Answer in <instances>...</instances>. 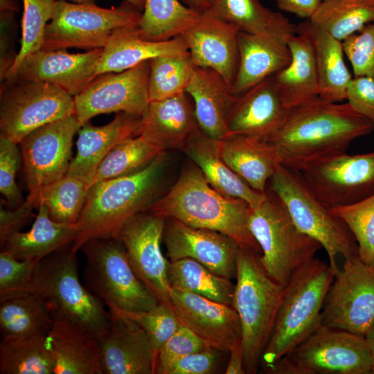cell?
Masks as SVG:
<instances>
[{
    "label": "cell",
    "mask_w": 374,
    "mask_h": 374,
    "mask_svg": "<svg viewBox=\"0 0 374 374\" xmlns=\"http://www.w3.org/2000/svg\"><path fill=\"white\" fill-rule=\"evenodd\" d=\"M220 140L199 130L187 142L183 150L201 170L208 184L220 193L243 199L251 207L262 203L267 193L250 187L223 160Z\"/></svg>",
    "instance_id": "4dcf8cb0"
},
{
    "label": "cell",
    "mask_w": 374,
    "mask_h": 374,
    "mask_svg": "<svg viewBox=\"0 0 374 374\" xmlns=\"http://www.w3.org/2000/svg\"><path fill=\"white\" fill-rule=\"evenodd\" d=\"M373 358V368L371 374H374V322L364 336Z\"/></svg>",
    "instance_id": "680465c9"
},
{
    "label": "cell",
    "mask_w": 374,
    "mask_h": 374,
    "mask_svg": "<svg viewBox=\"0 0 374 374\" xmlns=\"http://www.w3.org/2000/svg\"><path fill=\"white\" fill-rule=\"evenodd\" d=\"M225 163L250 187L265 193L267 183L282 165L273 145L259 137L231 135L220 140Z\"/></svg>",
    "instance_id": "f546056e"
},
{
    "label": "cell",
    "mask_w": 374,
    "mask_h": 374,
    "mask_svg": "<svg viewBox=\"0 0 374 374\" xmlns=\"http://www.w3.org/2000/svg\"><path fill=\"white\" fill-rule=\"evenodd\" d=\"M21 39L19 51L4 81L15 79L21 62L29 55L41 50L45 29L51 19L57 0H22Z\"/></svg>",
    "instance_id": "ee69618b"
},
{
    "label": "cell",
    "mask_w": 374,
    "mask_h": 374,
    "mask_svg": "<svg viewBox=\"0 0 374 374\" xmlns=\"http://www.w3.org/2000/svg\"><path fill=\"white\" fill-rule=\"evenodd\" d=\"M299 172L312 191L330 208L355 204L374 193V151L335 154Z\"/></svg>",
    "instance_id": "5bb4252c"
},
{
    "label": "cell",
    "mask_w": 374,
    "mask_h": 374,
    "mask_svg": "<svg viewBox=\"0 0 374 374\" xmlns=\"http://www.w3.org/2000/svg\"><path fill=\"white\" fill-rule=\"evenodd\" d=\"M109 312L108 327L98 338L103 374H155V358L145 330L134 321Z\"/></svg>",
    "instance_id": "7402d4cb"
},
{
    "label": "cell",
    "mask_w": 374,
    "mask_h": 374,
    "mask_svg": "<svg viewBox=\"0 0 374 374\" xmlns=\"http://www.w3.org/2000/svg\"><path fill=\"white\" fill-rule=\"evenodd\" d=\"M21 161L17 144L0 136V192L14 208L24 202L15 180Z\"/></svg>",
    "instance_id": "681fc988"
},
{
    "label": "cell",
    "mask_w": 374,
    "mask_h": 374,
    "mask_svg": "<svg viewBox=\"0 0 374 374\" xmlns=\"http://www.w3.org/2000/svg\"><path fill=\"white\" fill-rule=\"evenodd\" d=\"M202 14L179 0H145L137 26L143 39L165 42L182 35Z\"/></svg>",
    "instance_id": "e575fe53"
},
{
    "label": "cell",
    "mask_w": 374,
    "mask_h": 374,
    "mask_svg": "<svg viewBox=\"0 0 374 374\" xmlns=\"http://www.w3.org/2000/svg\"><path fill=\"white\" fill-rule=\"evenodd\" d=\"M309 20L343 41L374 21V0H322Z\"/></svg>",
    "instance_id": "60d3db41"
},
{
    "label": "cell",
    "mask_w": 374,
    "mask_h": 374,
    "mask_svg": "<svg viewBox=\"0 0 374 374\" xmlns=\"http://www.w3.org/2000/svg\"><path fill=\"white\" fill-rule=\"evenodd\" d=\"M255 251L240 248L233 307L241 325L245 373L255 374L270 339L285 286L265 271Z\"/></svg>",
    "instance_id": "5b68a950"
},
{
    "label": "cell",
    "mask_w": 374,
    "mask_h": 374,
    "mask_svg": "<svg viewBox=\"0 0 374 374\" xmlns=\"http://www.w3.org/2000/svg\"><path fill=\"white\" fill-rule=\"evenodd\" d=\"M109 310L132 319L141 326L150 339L156 364L160 348L181 326L170 303H159L150 310Z\"/></svg>",
    "instance_id": "bcb514c9"
},
{
    "label": "cell",
    "mask_w": 374,
    "mask_h": 374,
    "mask_svg": "<svg viewBox=\"0 0 374 374\" xmlns=\"http://www.w3.org/2000/svg\"><path fill=\"white\" fill-rule=\"evenodd\" d=\"M84 285L109 310H150L159 303L134 273L118 238L100 237L84 243Z\"/></svg>",
    "instance_id": "9c48e42d"
},
{
    "label": "cell",
    "mask_w": 374,
    "mask_h": 374,
    "mask_svg": "<svg viewBox=\"0 0 374 374\" xmlns=\"http://www.w3.org/2000/svg\"><path fill=\"white\" fill-rule=\"evenodd\" d=\"M326 295L321 325L364 337L374 322V266L344 260Z\"/></svg>",
    "instance_id": "4fadbf2b"
},
{
    "label": "cell",
    "mask_w": 374,
    "mask_h": 374,
    "mask_svg": "<svg viewBox=\"0 0 374 374\" xmlns=\"http://www.w3.org/2000/svg\"><path fill=\"white\" fill-rule=\"evenodd\" d=\"M210 11L238 27L240 31L251 34L283 30L297 33V25L267 8L260 0H213Z\"/></svg>",
    "instance_id": "8d00e7d4"
},
{
    "label": "cell",
    "mask_w": 374,
    "mask_h": 374,
    "mask_svg": "<svg viewBox=\"0 0 374 374\" xmlns=\"http://www.w3.org/2000/svg\"><path fill=\"white\" fill-rule=\"evenodd\" d=\"M166 165L165 153L139 172L92 184L75 224L73 250L93 238H117L130 219L147 211L158 199Z\"/></svg>",
    "instance_id": "3957f363"
},
{
    "label": "cell",
    "mask_w": 374,
    "mask_h": 374,
    "mask_svg": "<svg viewBox=\"0 0 374 374\" xmlns=\"http://www.w3.org/2000/svg\"><path fill=\"white\" fill-rule=\"evenodd\" d=\"M163 241L169 261L188 258L220 276L236 278L237 259L241 247L229 236L166 218Z\"/></svg>",
    "instance_id": "ac0fdd59"
},
{
    "label": "cell",
    "mask_w": 374,
    "mask_h": 374,
    "mask_svg": "<svg viewBox=\"0 0 374 374\" xmlns=\"http://www.w3.org/2000/svg\"><path fill=\"white\" fill-rule=\"evenodd\" d=\"M46 337L54 374H103L98 339L84 327L54 319Z\"/></svg>",
    "instance_id": "4316f807"
},
{
    "label": "cell",
    "mask_w": 374,
    "mask_h": 374,
    "mask_svg": "<svg viewBox=\"0 0 374 374\" xmlns=\"http://www.w3.org/2000/svg\"><path fill=\"white\" fill-rule=\"evenodd\" d=\"M374 130V125L347 102L320 98L291 108L268 140L282 165L301 171L324 158L345 152L351 142Z\"/></svg>",
    "instance_id": "6da1fadb"
},
{
    "label": "cell",
    "mask_w": 374,
    "mask_h": 374,
    "mask_svg": "<svg viewBox=\"0 0 374 374\" xmlns=\"http://www.w3.org/2000/svg\"><path fill=\"white\" fill-rule=\"evenodd\" d=\"M288 45L292 60L273 75L286 107L305 104L319 98V83L312 44L303 34L292 36Z\"/></svg>",
    "instance_id": "836d02e7"
},
{
    "label": "cell",
    "mask_w": 374,
    "mask_h": 374,
    "mask_svg": "<svg viewBox=\"0 0 374 374\" xmlns=\"http://www.w3.org/2000/svg\"><path fill=\"white\" fill-rule=\"evenodd\" d=\"M278 8L299 17L310 19L322 0H275Z\"/></svg>",
    "instance_id": "11a10c76"
},
{
    "label": "cell",
    "mask_w": 374,
    "mask_h": 374,
    "mask_svg": "<svg viewBox=\"0 0 374 374\" xmlns=\"http://www.w3.org/2000/svg\"><path fill=\"white\" fill-rule=\"evenodd\" d=\"M141 15V10L125 0L111 8L100 7L93 0L81 3L57 0L41 50L103 48L114 30L137 26Z\"/></svg>",
    "instance_id": "30bf717a"
},
{
    "label": "cell",
    "mask_w": 374,
    "mask_h": 374,
    "mask_svg": "<svg viewBox=\"0 0 374 374\" xmlns=\"http://www.w3.org/2000/svg\"><path fill=\"white\" fill-rule=\"evenodd\" d=\"M334 277L329 265L315 257L293 272L285 286L273 330L260 359L262 371L321 326L324 299Z\"/></svg>",
    "instance_id": "277c9868"
},
{
    "label": "cell",
    "mask_w": 374,
    "mask_h": 374,
    "mask_svg": "<svg viewBox=\"0 0 374 374\" xmlns=\"http://www.w3.org/2000/svg\"><path fill=\"white\" fill-rule=\"evenodd\" d=\"M209 347L203 350L184 355L164 368L160 374H213L218 371L222 354Z\"/></svg>",
    "instance_id": "816d5d0a"
},
{
    "label": "cell",
    "mask_w": 374,
    "mask_h": 374,
    "mask_svg": "<svg viewBox=\"0 0 374 374\" xmlns=\"http://www.w3.org/2000/svg\"><path fill=\"white\" fill-rule=\"evenodd\" d=\"M149 100H162L186 92L195 68L189 52L150 60Z\"/></svg>",
    "instance_id": "7bdbcfd3"
},
{
    "label": "cell",
    "mask_w": 374,
    "mask_h": 374,
    "mask_svg": "<svg viewBox=\"0 0 374 374\" xmlns=\"http://www.w3.org/2000/svg\"><path fill=\"white\" fill-rule=\"evenodd\" d=\"M53 318L37 295L26 294L0 301L2 340L34 335H47Z\"/></svg>",
    "instance_id": "d590c367"
},
{
    "label": "cell",
    "mask_w": 374,
    "mask_h": 374,
    "mask_svg": "<svg viewBox=\"0 0 374 374\" xmlns=\"http://www.w3.org/2000/svg\"><path fill=\"white\" fill-rule=\"evenodd\" d=\"M73 114V97L50 83L16 78L1 87L0 136L15 144L35 130Z\"/></svg>",
    "instance_id": "7c38bea8"
},
{
    "label": "cell",
    "mask_w": 374,
    "mask_h": 374,
    "mask_svg": "<svg viewBox=\"0 0 374 374\" xmlns=\"http://www.w3.org/2000/svg\"><path fill=\"white\" fill-rule=\"evenodd\" d=\"M296 34L290 30L265 34L240 31V60L232 93L240 95L287 66L292 60L288 41Z\"/></svg>",
    "instance_id": "603a6c76"
},
{
    "label": "cell",
    "mask_w": 374,
    "mask_h": 374,
    "mask_svg": "<svg viewBox=\"0 0 374 374\" xmlns=\"http://www.w3.org/2000/svg\"><path fill=\"white\" fill-rule=\"evenodd\" d=\"M342 44L355 77L365 76L374 80V21L348 36Z\"/></svg>",
    "instance_id": "c3c4849f"
},
{
    "label": "cell",
    "mask_w": 374,
    "mask_h": 374,
    "mask_svg": "<svg viewBox=\"0 0 374 374\" xmlns=\"http://www.w3.org/2000/svg\"><path fill=\"white\" fill-rule=\"evenodd\" d=\"M373 358L364 337L321 326L268 374H371Z\"/></svg>",
    "instance_id": "8fae6325"
},
{
    "label": "cell",
    "mask_w": 374,
    "mask_h": 374,
    "mask_svg": "<svg viewBox=\"0 0 374 374\" xmlns=\"http://www.w3.org/2000/svg\"><path fill=\"white\" fill-rule=\"evenodd\" d=\"M250 206L243 199L223 195L213 188L197 166L182 171L170 191L147 211L199 229L220 232L241 248L260 254V249L249 227Z\"/></svg>",
    "instance_id": "7a4b0ae2"
},
{
    "label": "cell",
    "mask_w": 374,
    "mask_h": 374,
    "mask_svg": "<svg viewBox=\"0 0 374 374\" xmlns=\"http://www.w3.org/2000/svg\"><path fill=\"white\" fill-rule=\"evenodd\" d=\"M297 33L306 35L312 44L319 98L332 103L346 100L347 88L353 78L344 62L342 41L309 19L297 25Z\"/></svg>",
    "instance_id": "1f68e13d"
},
{
    "label": "cell",
    "mask_w": 374,
    "mask_h": 374,
    "mask_svg": "<svg viewBox=\"0 0 374 374\" xmlns=\"http://www.w3.org/2000/svg\"><path fill=\"white\" fill-rule=\"evenodd\" d=\"M239 32L208 10L181 36L195 66L216 71L231 87L239 65Z\"/></svg>",
    "instance_id": "ffe728a7"
},
{
    "label": "cell",
    "mask_w": 374,
    "mask_h": 374,
    "mask_svg": "<svg viewBox=\"0 0 374 374\" xmlns=\"http://www.w3.org/2000/svg\"><path fill=\"white\" fill-rule=\"evenodd\" d=\"M170 287L232 305L235 284L200 262L188 258L168 261ZM233 306V305H232Z\"/></svg>",
    "instance_id": "74e56055"
},
{
    "label": "cell",
    "mask_w": 374,
    "mask_h": 374,
    "mask_svg": "<svg viewBox=\"0 0 374 374\" xmlns=\"http://www.w3.org/2000/svg\"><path fill=\"white\" fill-rule=\"evenodd\" d=\"M141 117L125 112L116 113L114 118L103 126L89 121L80 128L76 142L77 154L71 160L67 174L91 186L96 170L103 159L118 143L139 135Z\"/></svg>",
    "instance_id": "d4e9b609"
},
{
    "label": "cell",
    "mask_w": 374,
    "mask_h": 374,
    "mask_svg": "<svg viewBox=\"0 0 374 374\" xmlns=\"http://www.w3.org/2000/svg\"><path fill=\"white\" fill-rule=\"evenodd\" d=\"M65 1H71L75 3H81L84 1H91V0H65ZM125 1L130 2V3H132V5L136 6L138 9H139L140 10L143 12L144 9L145 0H125Z\"/></svg>",
    "instance_id": "94428289"
},
{
    "label": "cell",
    "mask_w": 374,
    "mask_h": 374,
    "mask_svg": "<svg viewBox=\"0 0 374 374\" xmlns=\"http://www.w3.org/2000/svg\"><path fill=\"white\" fill-rule=\"evenodd\" d=\"M76 253L71 244L40 260L30 294L42 300L53 319L70 321L98 338L108 327L110 312L81 283Z\"/></svg>",
    "instance_id": "8992f818"
},
{
    "label": "cell",
    "mask_w": 374,
    "mask_h": 374,
    "mask_svg": "<svg viewBox=\"0 0 374 374\" xmlns=\"http://www.w3.org/2000/svg\"><path fill=\"white\" fill-rule=\"evenodd\" d=\"M165 151L141 135L130 137L116 145L100 162L91 185L139 172Z\"/></svg>",
    "instance_id": "b9f144b4"
},
{
    "label": "cell",
    "mask_w": 374,
    "mask_h": 374,
    "mask_svg": "<svg viewBox=\"0 0 374 374\" xmlns=\"http://www.w3.org/2000/svg\"><path fill=\"white\" fill-rule=\"evenodd\" d=\"M166 219L150 213L130 219L117 238L123 244L134 273L159 303H170L168 261L161 244Z\"/></svg>",
    "instance_id": "e0dca14e"
},
{
    "label": "cell",
    "mask_w": 374,
    "mask_h": 374,
    "mask_svg": "<svg viewBox=\"0 0 374 374\" xmlns=\"http://www.w3.org/2000/svg\"><path fill=\"white\" fill-rule=\"evenodd\" d=\"M1 11L18 12L19 6L17 0H0Z\"/></svg>",
    "instance_id": "91938a15"
},
{
    "label": "cell",
    "mask_w": 374,
    "mask_h": 374,
    "mask_svg": "<svg viewBox=\"0 0 374 374\" xmlns=\"http://www.w3.org/2000/svg\"><path fill=\"white\" fill-rule=\"evenodd\" d=\"M55 360L46 335L2 340L0 373L54 374Z\"/></svg>",
    "instance_id": "f35d334b"
},
{
    "label": "cell",
    "mask_w": 374,
    "mask_h": 374,
    "mask_svg": "<svg viewBox=\"0 0 374 374\" xmlns=\"http://www.w3.org/2000/svg\"><path fill=\"white\" fill-rule=\"evenodd\" d=\"M188 52L181 36L165 42H151L141 38L138 26L121 28L111 33L103 48L96 75L122 72L154 57Z\"/></svg>",
    "instance_id": "f1b7e54d"
},
{
    "label": "cell",
    "mask_w": 374,
    "mask_h": 374,
    "mask_svg": "<svg viewBox=\"0 0 374 374\" xmlns=\"http://www.w3.org/2000/svg\"><path fill=\"white\" fill-rule=\"evenodd\" d=\"M36 208L33 197L28 195L26 200L19 207L6 210L0 209V241L8 235L19 231L33 216V210Z\"/></svg>",
    "instance_id": "db71d44e"
},
{
    "label": "cell",
    "mask_w": 374,
    "mask_h": 374,
    "mask_svg": "<svg viewBox=\"0 0 374 374\" xmlns=\"http://www.w3.org/2000/svg\"><path fill=\"white\" fill-rule=\"evenodd\" d=\"M188 96L184 92L165 100L150 102L141 117L139 135L164 150H183L200 130Z\"/></svg>",
    "instance_id": "484cf974"
},
{
    "label": "cell",
    "mask_w": 374,
    "mask_h": 374,
    "mask_svg": "<svg viewBox=\"0 0 374 374\" xmlns=\"http://www.w3.org/2000/svg\"><path fill=\"white\" fill-rule=\"evenodd\" d=\"M271 190L296 226L318 241L325 249L335 275L337 258L358 257V245L346 223L312 191L299 171L279 166L270 179Z\"/></svg>",
    "instance_id": "52a82bcc"
},
{
    "label": "cell",
    "mask_w": 374,
    "mask_h": 374,
    "mask_svg": "<svg viewBox=\"0 0 374 374\" xmlns=\"http://www.w3.org/2000/svg\"><path fill=\"white\" fill-rule=\"evenodd\" d=\"M346 100L359 114L374 125V80L365 76L352 78L346 91Z\"/></svg>",
    "instance_id": "f5cc1de1"
},
{
    "label": "cell",
    "mask_w": 374,
    "mask_h": 374,
    "mask_svg": "<svg viewBox=\"0 0 374 374\" xmlns=\"http://www.w3.org/2000/svg\"><path fill=\"white\" fill-rule=\"evenodd\" d=\"M248 222L260 249L261 265L269 277L284 286L297 268L323 248L296 226L271 190L260 205L250 206Z\"/></svg>",
    "instance_id": "ba28073f"
},
{
    "label": "cell",
    "mask_w": 374,
    "mask_h": 374,
    "mask_svg": "<svg viewBox=\"0 0 374 374\" xmlns=\"http://www.w3.org/2000/svg\"><path fill=\"white\" fill-rule=\"evenodd\" d=\"M102 52L103 48L82 53L39 50L21 62L15 79L48 82L75 97L97 75L96 64Z\"/></svg>",
    "instance_id": "44dd1931"
},
{
    "label": "cell",
    "mask_w": 374,
    "mask_h": 374,
    "mask_svg": "<svg viewBox=\"0 0 374 374\" xmlns=\"http://www.w3.org/2000/svg\"><path fill=\"white\" fill-rule=\"evenodd\" d=\"M81 126L73 114L35 130L19 143L28 190L67 174L73 137Z\"/></svg>",
    "instance_id": "2e32d148"
},
{
    "label": "cell",
    "mask_w": 374,
    "mask_h": 374,
    "mask_svg": "<svg viewBox=\"0 0 374 374\" xmlns=\"http://www.w3.org/2000/svg\"><path fill=\"white\" fill-rule=\"evenodd\" d=\"M186 93L193 100L199 129L214 139L229 136L227 121L235 96L225 79L212 69L195 66Z\"/></svg>",
    "instance_id": "83f0119b"
},
{
    "label": "cell",
    "mask_w": 374,
    "mask_h": 374,
    "mask_svg": "<svg viewBox=\"0 0 374 374\" xmlns=\"http://www.w3.org/2000/svg\"><path fill=\"white\" fill-rule=\"evenodd\" d=\"M170 304L181 326L224 353L241 342L239 316L230 305L170 287Z\"/></svg>",
    "instance_id": "d6986e66"
},
{
    "label": "cell",
    "mask_w": 374,
    "mask_h": 374,
    "mask_svg": "<svg viewBox=\"0 0 374 374\" xmlns=\"http://www.w3.org/2000/svg\"><path fill=\"white\" fill-rule=\"evenodd\" d=\"M39 261L19 260L0 252V301L30 294Z\"/></svg>",
    "instance_id": "7dc6e473"
},
{
    "label": "cell",
    "mask_w": 374,
    "mask_h": 374,
    "mask_svg": "<svg viewBox=\"0 0 374 374\" xmlns=\"http://www.w3.org/2000/svg\"><path fill=\"white\" fill-rule=\"evenodd\" d=\"M288 110L273 75L268 77L235 96L227 121L229 136L247 135L268 141Z\"/></svg>",
    "instance_id": "cb8c5ba5"
},
{
    "label": "cell",
    "mask_w": 374,
    "mask_h": 374,
    "mask_svg": "<svg viewBox=\"0 0 374 374\" xmlns=\"http://www.w3.org/2000/svg\"><path fill=\"white\" fill-rule=\"evenodd\" d=\"M37 208L31 229L8 235L0 241L1 251L19 260L39 261L73 243L76 235L75 224L53 220L44 205Z\"/></svg>",
    "instance_id": "d6a6232c"
},
{
    "label": "cell",
    "mask_w": 374,
    "mask_h": 374,
    "mask_svg": "<svg viewBox=\"0 0 374 374\" xmlns=\"http://www.w3.org/2000/svg\"><path fill=\"white\" fill-rule=\"evenodd\" d=\"M211 347L188 328L180 326L160 348L156 364L155 374L177 359ZM212 348V347H211Z\"/></svg>",
    "instance_id": "f907efd6"
},
{
    "label": "cell",
    "mask_w": 374,
    "mask_h": 374,
    "mask_svg": "<svg viewBox=\"0 0 374 374\" xmlns=\"http://www.w3.org/2000/svg\"><path fill=\"white\" fill-rule=\"evenodd\" d=\"M332 211L348 226L358 245V257L374 266V193L350 205L337 206Z\"/></svg>",
    "instance_id": "f6af8a7d"
},
{
    "label": "cell",
    "mask_w": 374,
    "mask_h": 374,
    "mask_svg": "<svg viewBox=\"0 0 374 374\" xmlns=\"http://www.w3.org/2000/svg\"><path fill=\"white\" fill-rule=\"evenodd\" d=\"M150 60L122 72L101 73L73 97L75 116L82 125L93 117L125 112L142 117L150 103Z\"/></svg>",
    "instance_id": "9a60e30c"
},
{
    "label": "cell",
    "mask_w": 374,
    "mask_h": 374,
    "mask_svg": "<svg viewBox=\"0 0 374 374\" xmlns=\"http://www.w3.org/2000/svg\"><path fill=\"white\" fill-rule=\"evenodd\" d=\"M187 7L195 10L200 13L211 10L213 0H179Z\"/></svg>",
    "instance_id": "6f0895ef"
},
{
    "label": "cell",
    "mask_w": 374,
    "mask_h": 374,
    "mask_svg": "<svg viewBox=\"0 0 374 374\" xmlns=\"http://www.w3.org/2000/svg\"><path fill=\"white\" fill-rule=\"evenodd\" d=\"M229 353L230 356L224 373L226 374H245L241 342L233 346Z\"/></svg>",
    "instance_id": "9f6ffc18"
},
{
    "label": "cell",
    "mask_w": 374,
    "mask_h": 374,
    "mask_svg": "<svg viewBox=\"0 0 374 374\" xmlns=\"http://www.w3.org/2000/svg\"><path fill=\"white\" fill-rule=\"evenodd\" d=\"M89 186L83 180L66 174L58 180L29 190L36 208L44 205L50 217L57 222L75 224L87 198Z\"/></svg>",
    "instance_id": "ab89813d"
}]
</instances>
